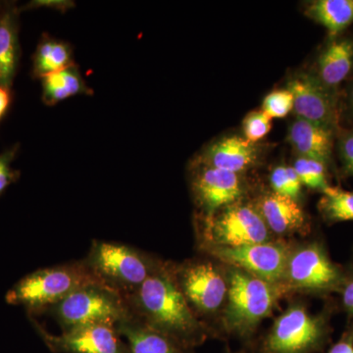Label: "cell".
<instances>
[{
    "label": "cell",
    "mask_w": 353,
    "mask_h": 353,
    "mask_svg": "<svg viewBox=\"0 0 353 353\" xmlns=\"http://www.w3.org/2000/svg\"><path fill=\"white\" fill-rule=\"evenodd\" d=\"M203 246L239 248L269 241L270 231L259 211L238 201L215 214L202 216Z\"/></svg>",
    "instance_id": "8992f818"
},
{
    "label": "cell",
    "mask_w": 353,
    "mask_h": 353,
    "mask_svg": "<svg viewBox=\"0 0 353 353\" xmlns=\"http://www.w3.org/2000/svg\"><path fill=\"white\" fill-rule=\"evenodd\" d=\"M19 16L13 1L8 2L0 16V85L9 90H12L21 59Z\"/></svg>",
    "instance_id": "ac0fdd59"
},
{
    "label": "cell",
    "mask_w": 353,
    "mask_h": 353,
    "mask_svg": "<svg viewBox=\"0 0 353 353\" xmlns=\"http://www.w3.org/2000/svg\"><path fill=\"white\" fill-rule=\"evenodd\" d=\"M94 283L101 282L81 260L28 274L7 292L6 301L22 306L34 317L48 312L76 290Z\"/></svg>",
    "instance_id": "7a4b0ae2"
},
{
    "label": "cell",
    "mask_w": 353,
    "mask_h": 353,
    "mask_svg": "<svg viewBox=\"0 0 353 353\" xmlns=\"http://www.w3.org/2000/svg\"><path fill=\"white\" fill-rule=\"evenodd\" d=\"M326 324L303 306L288 309L274 323L264 341V353H313L326 341Z\"/></svg>",
    "instance_id": "52a82bcc"
},
{
    "label": "cell",
    "mask_w": 353,
    "mask_h": 353,
    "mask_svg": "<svg viewBox=\"0 0 353 353\" xmlns=\"http://www.w3.org/2000/svg\"><path fill=\"white\" fill-rule=\"evenodd\" d=\"M62 332L106 324L117 326L131 315L126 297L102 283H94L76 290L48 311Z\"/></svg>",
    "instance_id": "277c9868"
},
{
    "label": "cell",
    "mask_w": 353,
    "mask_h": 353,
    "mask_svg": "<svg viewBox=\"0 0 353 353\" xmlns=\"http://www.w3.org/2000/svg\"><path fill=\"white\" fill-rule=\"evenodd\" d=\"M228 280L225 326L232 333L248 336L270 314L275 303L273 284L239 269Z\"/></svg>",
    "instance_id": "5b68a950"
},
{
    "label": "cell",
    "mask_w": 353,
    "mask_h": 353,
    "mask_svg": "<svg viewBox=\"0 0 353 353\" xmlns=\"http://www.w3.org/2000/svg\"><path fill=\"white\" fill-rule=\"evenodd\" d=\"M75 64L71 43L50 34H43L32 54V77L41 80L43 77L69 68Z\"/></svg>",
    "instance_id": "ffe728a7"
},
{
    "label": "cell",
    "mask_w": 353,
    "mask_h": 353,
    "mask_svg": "<svg viewBox=\"0 0 353 353\" xmlns=\"http://www.w3.org/2000/svg\"><path fill=\"white\" fill-rule=\"evenodd\" d=\"M347 108L348 111H350V117L353 119V83H352V87H350V92H348Z\"/></svg>",
    "instance_id": "836d02e7"
},
{
    "label": "cell",
    "mask_w": 353,
    "mask_h": 353,
    "mask_svg": "<svg viewBox=\"0 0 353 353\" xmlns=\"http://www.w3.org/2000/svg\"><path fill=\"white\" fill-rule=\"evenodd\" d=\"M20 145L16 143L0 153V197L6 190L20 178V171L12 167V162L19 152Z\"/></svg>",
    "instance_id": "83f0119b"
},
{
    "label": "cell",
    "mask_w": 353,
    "mask_h": 353,
    "mask_svg": "<svg viewBox=\"0 0 353 353\" xmlns=\"http://www.w3.org/2000/svg\"><path fill=\"white\" fill-rule=\"evenodd\" d=\"M262 111L271 119L287 117L294 110V97L288 88L276 90L264 97Z\"/></svg>",
    "instance_id": "484cf974"
},
{
    "label": "cell",
    "mask_w": 353,
    "mask_h": 353,
    "mask_svg": "<svg viewBox=\"0 0 353 353\" xmlns=\"http://www.w3.org/2000/svg\"><path fill=\"white\" fill-rule=\"evenodd\" d=\"M12 90H9L2 87L0 85V121L6 117L9 108H10L11 102H12Z\"/></svg>",
    "instance_id": "1f68e13d"
},
{
    "label": "cell",
    "mask_w": 353,
    "mask_h": 353,
    "mask_svg": "<svg viewBox=\"0 0 353 353\" xmlns=\"http://www.w3.org/2000/svg\"><path fill=\"white\" fill-rule=\"evenodd\" d=\"M272 119L262 110L252 111L243 122V138L252 143H257L271 131Z\"/></svg>",
    "instance_id": "4316f807"
},
{
    "label": "cell",
    "mask_w": 353,
    "mask_h": 353,
    "mask_svg": "<svg viewBox=\"0 0 353 353\" xmlns=\"http://www.w3.org/2000/svg\"><path fill=\"white\" fill-rule=\"evenodd\" d=\"M41 81V99L48 106L57 105L76 95L94 94V90L85 82L78 64L43 77Z\"/></svg>",
    "instance_id": "44dd1931"
},
{
    "label": "cell",
    "mask_w": 353,
    "mask_h": 353,
    "mask_svg": "<svg viewBox=\"0 0 353 353\" xmlns=\"http://www.w3.org/2000/svg\"><path fill=\"white\" fill-rule=\"evenodd\" d=\"M46 347L54 353H131L113 325L97 324L48 333L34 318L30 317Z\"/></svg>",
    "instance_id": "8fae6325"
},
{
    "label": "cell",
    "mask_w": 353,
    "mask_h": 353,
    "mask_svg": "<svg viewBox=\"0 0 353 353\" xmlns=\"http://www.w3.org/2000/svg\"><path fill=\"white\" fill-rule=\"evenodd\" d=\"M116 328L126 339L131 353H192V348L152 328L132 313Z\"/></svg>",
    "instance_id": "e0dca14e"
},
{
    "label": "cell",
    "mask_w": 353,
    "mask_h": 353,
    "mask_svg": "<svg viewBox=\"0 0 353 353\" xmlns=\"http://www.w3.org/2000/svg\"><path fill=\"white\" fill-rule=\"evenodd\" d=\"M304 13L324 27L330 38H336L353 25V0H314L308 2Z\"/></svg>",
    "instance_id": "7402d4cb"
},
{
    "label": "cell",
    "mask_w": 353,
    "mask_h": 353,
    "mask_svg": "<svg viewBox=\"0 0 353 353\" xmlns=\"http://www.w3.org/2000/svg\"><path fill=\"white\" fill-rule=\"evenodd\" d=\"M126 299L132 315L185 347L205 339V328L178 287L171 264L162 265Z\"/></svg>",
    "instance_id": "6da1fadb"
},
{
    "label": "cell",
    "mask_w": 353,
    "mask_h": 353,
    "mask_svg": "<svg viewBox=\"0 0 353 353\" xmlns=\"http://www.w3.org/2000/svg\"><path fill=\"white\" fill-rule=\"evenodd\" d=\"M203 248L220 261L270 284L285 278L290 257L287 246L271 241L239 248L203 246Z\"/></svg>",
    "instance_id": "9c48e42d"
},
{
    "label": "cell",
    "mask_w": 353,
    "mask_h": 353,
    "mask_svg": "<svg viewBox=\"0 0 353 353\" xmlns=\"http://www.w3.org/2000/svg\"><path fill=\"white\" fill-rule=\"evenodd\" d=\"M318 208L323 218L331 224L353 221V192L330 185L323 192Z\"/></svg>",
    "instance_id": "603a6c76"
},
{
    "label": "cell",
    "mask_w": 353,
    "mask_h": 353,
    "mask_svg": "<svg viewBox=\"0 0 353 353\" xmlns=\"http://www.w3.org/2000/svg\"><path fill=\"white\" fill-rule=\"evenodd\" d=\"M9 1H0V16L6 10V6H8Z\"/></svg>",
    "instance_id": "e575fe53"
},
{
    "label": "cell",
    "mask_w": 353,
    "mask_h": 353,
    "mask_svg": "<svg viewBox=\"0 0 353 353\" xmlns=\"http://www.w3.org/2000/svg\"><path fill=\"white\" fill-rule=\"evenodd\" d=\"M190 187L202 216H211L240 201L243 185L240 174L192 162Z\"/></svg>",
    "instance_id": "4fadbf2b"
},
{
    "label": "cell",
    "mask_w": 353,
    "mask_h": 353,
    "mask_svg": "<svg viewBox=\"0 0 353 353\" xmlns=\"http://www.w3.org/2000/svg\"><path fill=\"white\" fill-rule=\"evenodd\" d=\"M345 272L334 264L319 243L303 246L290 254L285 279L292 287L311 292H329L340 290Z\"/></svg>",
    "instance_id": "30bf717a"
},
{
    "label": "cell",
    "mask_w": 353,
    "mask_h": 353,
    "mask_svg": "<svg viewBox=\"0 0 353 353\" xmlns=\"http://www.w3.org/2000/svg\"><path fill=\"white\" fill-rule=\"evenodd\" d=\"M343 307L350 316H353V273L345 275L341 287Z\"/></svg>",
    "instance_id": "4dcf8cb0"
},
{
    "label": "cell",
    "mask_w": 353,
    "mask_h": 353,
    "mask_svg": "<svg viewBox=\"0 0 353 353\" xmlns=\"http://www.w3.org/2000/svg\"><path fill=\"white\" fill-rule=\"evenodd\" d=\"M288 90L294 97L296 118L309 121L336 132L340 124V111L334 92L325 87L314 74L299 73L292 77Z\"/></svg>",
    "instance_id": "7c38bea8"
},
{
    "label": "cell",
    "mask_w": 353,
    "mask_h": 353,
    "mask_svg": "<svg viewBox=\"0 0 353 353\" xmlns=\"http://www.w3.org/2000/svg\"><path fill=\"white\" fill-rule=\"evenodd\" d=\"M74 6H75V2L64 1V0H32V1L26 3L25 6H18V10L21 14L25 11L32 10V9L51 8L65 12Z\"/></svg>",
    "instance_id": "f546056e"
},
{
    "label": "cell",
    "mask_w": 353,
    "mask_h": 353,
    "mask_svg": "<svg viewBox=\"0 0 353 353\" xmlns=\"http://www.w3.org/2000/svg\"><path fill=\"white\" fill-rule=\"evenodd\" d=\"M352 72L353 39L341 36L330 39L318 55L316 78L334 92Z\"/></svg>",
    "instance_id": "2e32d148"
},
{
    "label": "cell",
    "mask_w": 353,
    "mask_h": 353,
    "mask_svg": "<svg viewBox=\"0 0 353 353\" xmlns=\"http://www.w3.org/2000/svg\"><path fill=\"white\" fill-rule=\"evenodd\" d=\"M83 262L99 282L125 297L134 294L164 264L138 248L102 241H92Z\"/></svg>",
    "instance_id": "3957f363"
},
{
    "label": "cell",
    "mask_w": 353,
    "mask_h": 353,
    "mask_svg": "<svg viewBox=\"0 0 353 353\" xmlns=\"http://www.w3.org/2000/svg\"><path fill=\"white\" fill-rule=\"evenodd\" d=\"M292 167L301 179L303 185L320 190L322 194L330 187L327 170L328 166L319 160L299 157Z\"/></svg>",
    "instance_id": "cb8c5ba5"
},
{
    "label": "cell",
    "mask_w": 353,
    "mask_h": 353,
    "mask_svg": "<svg viewBox=\"0 0 353 353\" xmlns=\"http://www.w3.org/2000/svg\"><path fill=\"white\" fill-rule=\"evenodd\" d=\"M270 183L274 192L292 197L296 201L301 194V188H303L301 179L294 167L285 166V165H281L273 169L270 176Z\"/></svg>",
    "instance_id": "d4e9b609"
},
{
    "label": "cell",
    "mask_w": 353,
    "mask_h": 353,
    "mask_svg": "<svg viewBox=\"0 0 353 353\" xmlns=\"http://www.w3.org/2000/svg\"><path fill=\"white\" fill-rule=\"evenodd\" d=\"M334 131L296 118L290 126L288 141L299 157L319 160L328 166L333 160Z\"/></svg>",
    "instance_id": "9a60e30c"
},
{
    "label": "cell",
    "mask_w": 353,
    "mask_h": 353,
    "mask_svg": "<svg viewBox=\"0 0 353 353\" xmlns=\"http://www.w3.org/2000/svg\"><path fill=\"white\" fill-rule=\"evenodd\" d=\"M338 148L343 170L353 176V128L341 134Z\"/></svg>",
    "instance_id": "f1b7e54d"
},
{
    "label": "cell",
    "mask_w": 353,
    "mask_h": 353,
    "mask_svg": "<svg viewBox=\"0 0 353 353\" xmlns=\"http://www.w3.org/2000/svg\"><path fill=\"white\" fill-rule=\"evenodd\" d=\"M174 277L194 314L216 312L224 303L228 294V280L212 262H185L172 265Z\"/></svg>",
    "instance_id": "ba28073f"
},
{
    "label": "cell",
    "mask_w": 353,
    "mask_h": 353,
    "mask_svg": "<svg viewBox=\"0 0 353 353\" xmlns=\"http://www.w3.org/2000/svg\"><path fill=\"white\" fill-rule=\"evenodd\" d=\"M257 159L259 148L256 143H250L243 137L232 136L218 139L208 146L194 162L241 174L252 168Z\"/></svg>",
    "instance_id": "5bb4252c"
},
{
    "label": "cell",
    "mask_w": 353,
    "mask_h": 353,
    "mask_svg": "<svg viewBox=\"0 0 353 353\" xmlns=\"http://www.w3.org/2000/svg\"><path fill=\"white\" fill-rule=\"evenodd\" d=\"M256 209L269 231L273 233L292 234L305 226L303 208L292 197L269 192L260 199Z\"/></svg>",
    "instance_id": "d6986e66"
},
{
    "label": "cell",
    "mask_w": 353,
    "mask_h": 353,
    "mask_svg": "<svg viewBox=\"0 0 353 353\" xmlns=\"http://www.w3.org/2000/svg\"><path fill=\"white\" fill-rule=\"evenodd\" d=\"M328 353H353V340L347 336L332 347Z\"/></svg>",
    "instance_id": "d6a6232c"
}]
</instances>
